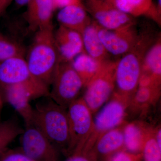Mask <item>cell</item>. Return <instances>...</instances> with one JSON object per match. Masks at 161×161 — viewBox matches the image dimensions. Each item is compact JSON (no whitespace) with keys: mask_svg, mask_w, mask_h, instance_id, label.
Masks as SVG:
<instances>
[{"mask_svg":"<svg viewBox=\"0 0 161 161\" xmlns=\"http://www.w3.org/2000/svg\"><path fill=\"white\" fill-rule=\"evenodd\" d=\"M32 123L61 153L70 155V138L67 109L49 96L44 97L33 108Z\"/></svg>","mask_w":161,"mask_h":161,"instance_id":"1","label":"cell"},{"mask_svg":"<svg viewBox=\"0 0 161 161\" xmlns=\"http://www.w3.org/2000/svg\"><path fill=\"white\" fill-rule=\"evenodd\" d=\"M160 34L150 24H144L138 31V38L134 46L116 60L115 81L119 90L132 92L136 89L144 58Z\"/></svg>","mask_w":161,"mask_h":161,"instance_id":"2","label":"cell"},{"mask_svg":"<svg viewBox=\"0 0 161 161\" xmlns=\"http://www.w3.org/2000/svg\"><path fill=\"white\" fill-rule=\"evenodd\" d=\"M53 33V25L36 31L25 59L32 75L48 87L60 62Z\"/></svg>","mask_w":161,"mask_h":161,"instance_id":"3","label":"cell"},{"mask_svg":"<svg viewBox=\"0 0 161 161\" xmlns=\"http://www.w3.org/2000/svg\"><path fill=\"white\" fill-rule=\"evenodd\" d=\"M67 111L70 138V155L86 147L93 132L94 119L93 114L82 97L73 101Z\"/></svg>","mask_w":161,"mask_h":161,"instance_id":"4","label":"cell"},{"mask_svg":"<svg viewBox=\"0 0 161 161\" xmlns=\"http://www.w3.org/2000/svg\"><path fill=\"white\" fill-rule=\"evenodd\" d=\"M1 86L3 99L21 115L25 125L32 123V99L49 96V87L42 83L17 84Z\"/></svg>","mask_w":161,"mask_h":161,"instance_id":"5","label":"cell"},{"mask_svg":"<svg viewBox=\"0 0 161 161\" xmlns=\"http://www.w3.org/2000/svg\"><path fill=\"white\" fill-rule=\"evenodd\" d=\"M116 60L104 61L85 87L82 98L92 114L96 113L112 96L115 88Z\"/></svg>","mask_w":161,"mask_h":161,"instance_id":"6","label":"cell"},{"mask_svg":"<svg viewBox=\"0 0 161 161\" xmlns=\"http://www.w3.org/2000/svg\"><path fill=\"white\" fill-rule=\"evenodd\" d=\"M49 97L65 108L77 99L84 87L83 81L71 62H60L54 75Z\"/></svg>","mask_w":161,"mask_h":161,"instance_id":"7","label":"cell"},{"mask_svg":"<svg viewBox=\"0 0 161 161\" xmlns=\"http://www.w3.org/2000/svg\"><path fill=\"white\" fill-rule=\"evenodd\" d=\"M19 149L35 161H59L61 153L33 124L25 125Z\"/></svg>","mask_w":161,"mask_h":161,"instance_id":"8","label":"cell"},{"mask_svg":"<svg viewBox=\"0 0 161 161\" xmlns=\"http://www.w3.org/2000/svg\"><path fill=\"white\" fill-rule=\"evenodd\" d=\"M111 100L103 108L94 120V128L85 150H92L96 141L106 132L116 128L124 120L130 102L113 92Z\"/></svg>","mask_w":161,"mask_h":161,"instance_id":"9","label":"cell"},{"mask_svg":"<svg viewBox=\"0 0 161 161\" xmlns=\"http://www.w3.org/2000/svg\"><path fill=\"white\" fill-rule=\"evenodd\" d=\"M85 8L98 26L116 30L136 23V18L114 7L108 0H85Z\"/></svg>","mask_w":161,"mask_h":161,"instance_id":"10","label":"cell"},{"mask_svg":"<svg viewBox=\"0 0 161 161\" xmlns=\"http://www.w3.org/2000/svg\"><path fill=\"white\" fill-rule=\"evenodd\" d=\"M96 24L98 37L109 55L121 57L136 43L138 35L136 23L116 30L105 29Z\"/></svg>","mask_w":161,"mask_h":161,"instance_id":"11","label":"cell"},{"mask_svg":"<svg viewBox=\"0 0 161 161\" xmlns=\"http://www.w3.org/2000/svg\"><path fill=\"white\" fill-rule=\"evenodd\" d=\"M38 83L42 82L32 75L24 56H17L0 62V86Z\"/></svg>","mask_w":161,"mask_h":161,"instance_id":"12","label":"cell"},{"mask_svg":"<svg viewBox=\"0 0 161 161\" xmlns=\"http://www.w3.org/2000/svg\"><path fill=\"white\" fill-rule=\"evenodd\" d=\"M53 36L60 62H71L85 52L82 36L79 32L59 25Z\"/></svg>","mask_w":161,"mask_h":161,"instance_id":"13","label":"cell"},{"mask_svg":"<svg viewBox=\"0 0 161 161\" xmlns=\"http://www.w3.org/2000/svg\"><path fill=\"white\" fill-rule=\"evenodd\" d=\"M24 14L30 30L33 32L53 25L52 19L55 10L54 0H31Z\"/></svg>","mask_w":161,"mask_h":161,"instance_id":"14","label":"cell"},{"mask_svg":"<svg viewBox=\"0 0 161 161\" xmlns=\"http://www.w3.org/2000/svg\"><path fill=\"white\" fill-rule=\"evenodd\" d=\"M59 25L82 32L92 22V19L81 2L60 9L57 15Z\"/></svg>","mask_w":161,"mask_h":161,"instance_id":"15","label":"cell"},{"mask_svg":"<svg viewBox=\"0 0 161 161\" xmlns=\"http://www.w3.org/2000/svg\"><path fill=\"white\" fill-rule=\"evenodd\" d=\"M161 36L160 34L144 58L139 84L161 85Z\"/></svg>","mask_w":161,"mask_h":161,"instance_id":"16","label":"cell"},{"mask_svg":"<svg viewBox=\"0 0 161 161\" xmlns=\"http://www.w3.org/2000/svg\"><path fill=\"white\" fill-rule=\"evenodd\" d=\"M120 11L134 18L146 16L161 25V14L153 0H108Z\"/></svg>","mask_w":161,"mask_h":161,"instance_id":"17","label":"cell"},{"mask_svg":"<svg viewBox=\"0 0 161 161\" xmlns=\"http://www.w3.org/2000/svg\"><path fill=\"white\" fill-rule=\"evenodd\" d=\"M93 149L98 158L106 159L116 152L125 150L123 131L115 128L103 133L96 141Z\"/></svg>","mask_w":161,"mask_h":161,"instance_id":"18","label":"cell"},{"mask_svg":"<svg viewBox=\"0 0 161 161\" xmlns=\"http://www.w3.org/2000/svg\"><path fill=\"white\" fill-rule=\"evenodd\" d=\"M81 34L84 50L86 54L99 62L110 60V55L105 49L98 37L95 21L92 20V23L86 27Z\"/></svg>","mask_w":161,"mask_h":161,"instance_id":"19","label":"cell"},{"mask_svg":"<svg viewBox=\"0 0 161 161\" xmlns=\"http://www.w3.org/2000/svg\"><path fill=\"white\" fill-rule=\"evenodd\" d=\"M152 130L138 123L127 125L123 131L125 150L132 153H142L144 144Z\"/></svg>","mask_w":161,"mask_h":161,"instance_id":"20","label":"cell"},{"mask_svg":"<svg viewBox=\"0 0 161 161\" xmlns=\"http://www.w3.org/2000/svg\"><path fill=\"white\" fill-rule=\"evenodd\" d=\"M160 91L159 85L153 83L139 85L129 106L135 111L145 110L158 100Z\"/></svg>","mask_w":161,"mask_h":161,"instance_id":"21","label":"cell"},{"mask_svg":"<svg viewBox=\"0 0 161 161\" xmlns=\"http://www.w3.org/2000/svg\"><path fill=\"white\" fill-rule=\"evenodd\" d=\"M103 62H99L84 52L76 56L71 63L81 78L85 87Z\"/></svg>","mask_w":161,"mask_h":161,"instance_id":"22","label":"cell"},{"mask_svg":"<svg viewBox=\"0 0 161 161\" xmlns=\"http://www.w3.org/2000/svg\"><path fill=\"white\" fill-rule=\"evenodd\" d=\"M23 130L15 119H8L0 123V157Z\"/></svg>","mask_w":161,"mask_h":161,"instance_id":"23","label":"cell"},{"mask_svg":"<svg viewBox=\"0 0 161 161\" xmlns=\"http://www.w3.org/2000/svg\"><path fill=\"white\" fill-rule=\"evenodd\" d=\"M25 50L16 40L0 32V62L17 56H24Z\"/></svg>","mask_w":161,"mask_h":161,"instance_id":"24","label":"cell"},{"mask_svg":"<svg viewBox=\"0 0 161 161\" xmlns=\"http://www.w3.org/2000/svg\"><path fill=\"white\" fill-rule=\"evenodd\" d=\"M144 161H161V148L155 137V130H151L144 144L142 152Z\"/></svg>","mask_w":161,"mask_h":161,"instance_id":"25","label":"cell"},{"mask_svg":"<svg viewBox=\"0 0 161 161\" xmlns=\"http://www.w3.org/2000/svg\"><path fill=\"white\" fill-rule=\"evenodd\" d=\"M142 154L132 153L125 150H120L107 159V161H142Z\"/></svg>","mask_w":161,"mask_h":161,"instance_id":"26","label":"cell"},{"mask_svg":"<svg viewBox=\"0 0 161 161\" xmlns=\"http://www.w3.org/2000/svg\"><path fill=\"white\" fill-rule=\"evenodd\" d=\"M98 157L94 150H80L73 153L64 161H98Z\"/></svg>","mask_w":161,"mask_h":161,"instance_id":"27","label":"cell"},{"mask_svg":"<svg viewBox=\"0 0 161 161\" xmlns=\"http://www.w3.org/2000/svg\"><path fill=\"white\" fill-rule=\"evenodd\" d=\"M0 161H35L25 155L19 149H7L0 157Z\"/></svg>","mask_w":161,"mask_h":161,"instance_id":"28","label":"cell"},{"mask_svg":"<svg viewBox=\"0 0 161 161\" xmlns=\"http://www.w3.org/2000/svg\"><path fill=\"white\" fill-rule=\"evenodd\" d=\"M80 2V0H54L55 9H61L68 5Z\"/></svg>","mask_w":161,"mask_h":161,"instance_id":"29","label":"cell"},{"mask_svg":"<svg viewBox=\"0 0 161 161\" xmlns=\"http://www.w3.org/2000/svg\"><path fill=\"white\" fill-rule=\"evenodd\" d=\"M13 0H0V19L5 14L6 9Z\"/></svg>","mask_w":161,"mask_h":161,"instance_id":"30","label":"cell"},{"mask_svg":"<svg viewBox=\"0 0 161 161\" xmlns=\"http://www.w3.org/2000/svg\"><path fill=\"white\" fill-rule=\"evenodd\" d=\"M14 1L17 6L20 7L27 5L31 0H14Z\"/></svg>","mask_w":161,"mask_h":161,"instance_id":"31","label":"cell"},{"mask_svg":"<svg viewBox=\"0 0 161 161\" xmlns=\"http://www.w3.org/2000/svg\"><path fill=\"white\" fill-rule=\"evenodd\" d=\"M3 94H2V90L0 86V118H1V112L3 108Z\"/></svg>","mask_w":161,"mask_h":161,"instance_id":"32","label":"cell"},{"mask_svg":"<svg viewBox=\"0 0 161 161\" xmlns=\"http://www.w3.org/2000/svg\"><path fill=\"white\" fill-rule=\"evenodd\" d=\"M80 1H81V0H80Z\"/></svg>","mask_w":161,"mask_h":161,"instance_id":"33","label":"cell"}]
</instances>
